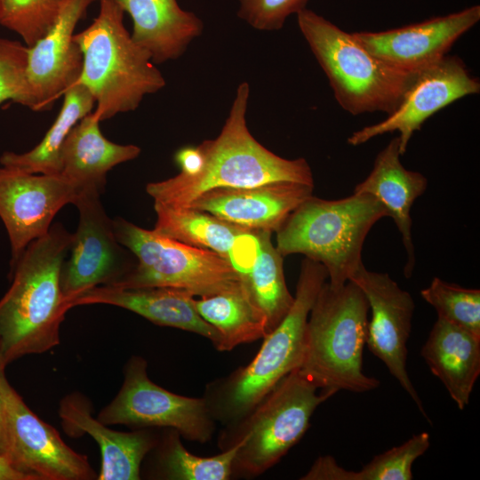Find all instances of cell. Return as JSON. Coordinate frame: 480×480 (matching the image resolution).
Instances as JSON below:
<instances>
[{
    "mask_svg": "<svg viewBox=\"0 0 480 480\" xmlns=\"http://www.w3.org/2000/svg\"><path fill=\"white\" fill-rule=\"evenodd\" d=\"M250 85L241 83L220 134L196 146L199 164L190 172L150 182L147 193L154 203L186 207L201 194L220 188H247L290 181L314 186L304 158H283L261 145L250 132L246 113Z\"/></svg>",
    "mask_w": 480,
    "mask_h": 480,
    "instance_id": "obj_1",
    "label": "cell"
},
{
    "mask_svg": "<svg viewBox=\"0 0 480 480\" xmlns=\"http://www.w3.org/2000/svg\"><path fill=\"white\" fill-rule=\"evenodd\" d=\"M73 239L74 233L56 222L10 268L12 284L0 300V354L5 365L60 343V325L69 310L60 275Z\"/></svg>",
    "mask_w": 480,
    "mask_h": 480,
    "instance_id": "obj_2",
    "label": "cell"
},
{
    "mask_svg": "<svg viewBox=\"0 0 480 480\" xmlns=\"http://www.w3.org/2000/svg\"><path fill=\"white\" fill-rule=\"evenodd\" d=\"M327 278V271L321 263L303 260L294 300L285 316L263 338L260 350L247 365L210 385L204 398L214 420L228 427L236 424L284 377L300 368L308 317Z\"/></svg>",
    "mask_w": 480,
    "mask_h": 480,
    "instance_id": "obj_3",
    "label": "cell"
},
{
    "mask_svg": "<svg viewBox=\"0 0 480 480\" xmlns=\"http://www.w3.org/2000/svg\"><path fill=\"white\" fill-rule=\"evenodd\" d=\"M99 1L98 16L74 39L83 53L76 84L92 95L96 105L92 113L100 122L134 111L146 95L164 87L165 79L125 28L118 2Z\"/></svg>",
    "mask_w": 480,
    "mask_h": 480,
    "instance_id": "obj_4",
    "label": "cell"
},
{
    "mask_svg": "<svg viewBox=\"0 0 480 480\" xmlns=\"http://www.w3.org/2000/svg\"><path fill=\"white\" fill-rule=\"evenodd\" d=\"M369 304L352 281L322 285L310 309L299 371L319 389L336 393L371 391L380 381L363 371Z\"/></svg>",
    "mask_w": 480,
    "mask_h": 480,
    "instance_id": "obj_5",
    "label": "cell"
},
{
    "mask_svg": "<svg viewBox=\"0 0 480 480\" xmlns=\"http://www.w3.org/2000/svg\"><path fill=\"white\" fill-rule=\"evenodd\" d=\"M383 217H388L384 206L367 194L337 200L311 196L277 229L276 248L283 257L300 253L321 263L329 284L340 287L364 265V240Z\"/></svg>",
    "mask_w": 480,
    "mask_h": 480,
    "instance_id": "obj_6",
    "label": "cell"
},
{
    "mask_svg": "<svg viewBox=\"0 0 480 480\" xmlns=\"http://www.w3.org/2000/svg\"><path fill=\"white\" fill-rule=\"evenodd\" d=\"M300 33L328 78L339 105L351 115L393 112L416 73L394 68L373 56L353 36L322 15L303 9Z\"/></svg>",
    "mask_w": 480,
    "mask_h": 480,
    "instance_id": "obj_7",
    "label": "cell"
},
{
    "mask_svg": "<svg viewBox=\"0 0 480 480\" xmlns=\"http://www.w3.org/2000/svg\"><path fill=\"white\" fill-rule=\"evenodd\" d=\"M334 393L319 389L296 369L236 424L222 450L240 441L233 474L256 476L276 464L304 436L316 407Z\"/></svg>",
    "mask_w": 480,
    "mask_h": 480,
    "instance_id": "obj_8",
    "label": "cell"
},
{
    "mask_svg": "<svg viewBox=\"0 0 480 480\" xmlns=\"http://www.w3.org/2000/svg\"><path fill=\"white\" fill-rule=\"evenodd\" d=\"M113 228L117 241L136 260L114 287H171L204 297L241 284L233 264L214 252L167 238L120 217L113 220Z\"/></svg>",
    "mask_w": 480,
    "mask_h": 480,
    "instance_id": "obj_9",
    "label": "cell"
},
{
    "mask_svg": "<svg viewBox=\"0 0 480 480\" xmlns=\"http://www.w3.org/2000/svg\"><path fill=\"white\" fill-rule=\"evenodd\" d=\"M147 367L140 356L127 361L119 392L97 419L108 426L125 425L135 429L169 428L190 441H209L215 425L206 399L163 388L148 378Z\"/></svg>",
    "mask_w": 480,
    "mask_h": 480,
    "instance_id": "obj_10",
    "label": "cell"
},
{
    "mask_svg": "<svg viewBox=\"0 0 480 480\" xmlns=\"http://www.w3.org/2000/svg\"><path fill=\"white\" fill-rule=\"evenodd\" d=\"M100 195L95 189H83L74 203L79 222L60 275L68 306L91 288L116 284L136 264L132 252L117 241L113 220L106 213Z\"/></svg>",
    "mask_w": 480,
    "mask_h": 480,
    "instance_id": "obj_11",
    "label": "cell"
},
{
    "mask_svg": "<svg viewBox=\"0 0 480 480\" xmlns=\"http://www.w3.org/2000/svg\"><path fill=\"white\" fill-rule=\"evenodd\" d=\"M7 439L6 460L30 480H92L87 456L71 449L58 431L37 417L0 375Z\"/></svg>",
    "mask_w": 480,
    "mask_h": 480,
    "instance_id": "obj_12",
    "label": "cell"
},
{
    "mask_svg": "<svg viewBox=\"0 0 480 480\" xmlns=\"http://www.w3.org/2000/svg\"><path fill=\"white\" fill-rule=\"evenodd\" d=\"M479 92V80L469 73L463 60L447 54L416 73L400 104L384 120L354 132L348 143L358 146L374 137L398 132L403 156L426 120L452 102Z\"/></svg>",
    "mask_w": 480,
    "mask_h": 480,
    "instance_id": "obj_13",
    "label": "cell"
},
{
    "mask_svg": "<svg viewBox=\"0 0 480 480\" xmlns=\"http://www.w3.org/2000/svg\"><path fill=\"white\" fill-rule=\"evenodd\" d=\"M81 190L61 174L28 173L0 164V219L11 246L10 268L50 230L58 212Z\"/></svg>",
    "mask_w": 480,
    "mask_h": 480,
    "instance_id": "obj_14",
    "label": "cell"
},
{
    "mask_svg": "<svg viewBox=\"0 0 480 480\" xmlns=\"http://www.w3.org/2000/svg\"><path fill=\"white\" fill-rule=\"evenodd\" d=\"M349 281L364 293L371 310L366 345L427 417L420 396L407 372V341L412 330L414 300L387 273L362 265Z\"/></svg>",
    "mask_w": 480,
    "mask_h": 480,
    "instance_id": "obj_15",
    "label": "cell"
},
{
    "mask_svg": "<svg viewBox=\"0 0 480 480\" xmlns=\"http://www.w3.org/2000/svg\"><path fill=\"white\" fill-rule=\"evenodd\" d=\"M95 1L65 0L50 30L28 47L26 107L31 110L50 109L79 79L83 53L74 39V31Z\"/></svg>",
    "mask_w": 480,
    "mask_h": 480,
    "instance_id": "obj_16",
    "label": "cell"
},
{
    "mask_svg": "<svg viewBox=\"0 0 480 480\" xmlns=\"http://www.w3.org/2000/svg\"><path fill=\"white\" fill-rule=\"evenodd\" d=\"M479 20L480 5L474 4L396 28L353 32L352 35L387 65L414 73L447 55L455 42Z\"/></svg>",
    "mask_w": 480,
    "mask_h": 480,
    "instance_id": "obj_17",
    "label": "cell"
},
{
    "mask_svg": "<svg viewBox=\"0 0 480 480\" xmlns=\"http://www.w3.org/2000/svg\"><path fill=\"white\" fill-rule=\"evenodd\" d=\"M314 186L279 181L208 190L188 206L252 232H276L288 216L313 196Z\"/></svg>",
    "mask_w": 480,
    "mask_h": 480,
    "instance_id": "obj_18",
    "label": "cell"
},
{
    "mask_svg": "<svg viewBox=\"0 0 480 480\" xmlns=\"http://www.w3.org/2000/svg\"><path fill=\"white\" fill-rule=\"evenodd\" d=\"M59 416L64 431L71 436L89 435L100 451L97 480H138L140 465L156 445V436L146 428L116 431L94 418L89 400L80 393L61 399Z\"/></svg>",
    "mask_w": 480,
    "mask_h": 480,
    "instance_id": "obj_19",
    "label": "cell"
},
{
    "mask_svg": "<svg viewBox=\"0 0 480 480\" xmlns=\"http://www.w3.org/2000/svg\"><path fill=\"white\" fill-rule=\"evenodd\" d=\"M196 297L190 292L171 287L124 289L95 286L69 301L76 306L106 304L136 313L160 326H168L199 334L219 345L218 332L198 314Z\"/></svg>",
    "mask_w": 480,
    "mask_h": 480,
    "instance_id": "obj_20",
    "label": "cell"
},
{
    "mask_svg": "<svg viewBox=\"0 0 480 480\" xmlns=\"http://www.w3.org/2000/svg\"><path fill=\"white\" fill-rule=\"evenodd\" d=\"M154 231L167 238L206 249L228 260L239 276L245 272L258 245V233L190 207L154 203Z\"/></svg>",
    "mask_w": 480,
    "mask_h": 480,
    "instance_id": "obj_21",
    "label": "cell"
},
{
    "mask_svg": "<svg viewBox=\"0 0 480 480\" xmlns=\"http://www.w3.org/2000/svg\"><path fill=\"white\" fill-rule=\"evenodd\" d=\"M400 156L396 136L378 153L371 172L356 186L354 194L375 197L384 206L388 217L394 220L406 252L404 274L409 278L415 265L411 210L415 200L426 191L428 180L419 172L407 170Z\"/></svg>",
    "mask_w": 480,
    "mask_h": 480,
    "instance_id": "obj_22",
    "label": "cell"
},
{
    "mask_svg": "<svg viewBox=\"0 0 480 480\" xmlns=\"http://www.w3.org/2000/svg\"><path fill=\"white\" fill-rule=\"evenodd\" d=\"M116 1L132 20V38L155 64L177 60L203 32V21L177 0Z\"/></svg>",
    "mask_w": 480,
    "mask_h": 480,
    "instance_id": "obj_23",
    "label": "cell"
},
{
    "mask_svg": "<svg viewBox=\"0 0 480 480\" xmlns=\"http://www.w3.org/2000/svg\"><path fill=\"white\" fill-rule=\"evenodd\" d=\"M140 148L110 141L100 132L92 111L68 134L60 150V173L83 189L103 193L107 173L116 165L138 157Z\"/></svg>",
    "mask_w": 480,
    "mask_h": 480,
    "instance_id": "obj_24",
    "label": "cell"
},
{
    "mask_svg": "<svg viewBox=\"0 0 480 480\" xmlns=\"http://www.w3.org/2000/svg\"><path fill=\"white\" fill-rule=\"evenodd\" d=\"M420 354L460 410L480 374V338L437 317Z\"/></svg>",
    "mask_w": 480,
    "mask_h": 480,
    "instance_id": "obj_25",
    "label": "cell"
},
{
    "mask_svg": "<svg viewBox=\"0 0 480 480\" xmlns=\"http://www.w3.org/2000/svg\"><path fill=\"white\" fill-rule=\"evenodd\" d=\"M270 232H259L258 245L250 266L240 275L241 285L271 332L291 308L290 293L284 273L283 256L271 242Z\"/></svg>",
    "mask_w": 480,
    "mask_h": 480,
    "instance_id": "obj_26",
    "label": "cell"
},
{
    "mask_svg": "<svg viewBox=\"0 0 480 480\" xmlns=\"http://www.w3.org/2000/svg\"><path fill=\"white\" fill-rule=\"evenodd\" d=\"M62 96V107L42 140L25 153L4 152L0 164L28 173H60V150L68 134L95 105L91 92L80 84L69 87Z\"/></svg>",
    "mask_w": 480,
    "mask_h": 480,
    "instance_id": "obj_27",
    "label": "cell"
},
{
    "mask_svg": "<svg viewBox=\"0 0 480 480\" xmlns=\"http://www.w3.org/2000/svg\"><path fill=\"white\" fill-rule=\"evenodd\" d=\"M201 317L219 333V351H228L267 335L263 319L241 284L212 295L195 299Z\"/></svg>",
    "mask_w": 480,
    "mask_h": 480,
    "instance_id": "obj_28",
    "label": "cell"
},
{
    "mask_svg": "<svg viewBox=\"0 0 480 480\" xmlns=\"http://www.w3.org/2000/svg\"><path fill=\"white\" fill-rule=\"evenodd\" d=\"M180 433L172 429L162 442H157V475L174 480H228L233 474V464L241 444L232 446L212 457H200L186 450Z\"/></svg>",
    "mask_w": 480,
    "mask_h": 480,
    "instance_id": "obj_29",
    "label": "cell"
},
{
    "mask_svg": "<svg viewBox=\"0 0 480 480\" xmlns=\"http://www.w3.org/2000/svg\"><path fill=\"white\" fill-rule=\"evenodd\" d=\"M437 316L480 338V290L468 289L434 277L420 291Z\"/></svg>",
    "mask_w": 480,
    "mask_h": 480,
    "instance_id": "obj_30",
    "label": "cell"
},
{
    "mask_svg": "<svg viewBox=\"0 0 480 480\" xmlns=\"http://www.w3.org/2000/svg\"><path fill=\"white\" fill-rule=\"evenodd\" d=\"M65 0H0V26L19 35L27 46L54 24Z\"/></svg>",
    "mask_w": 480,
    "mask_h": 480,
    "instance_id": "obj_31",
    "label": "cell"
},
{
    "mask_svg": "<svg viewBox=\"0 0 480 480\" xmlns=\"http://www.w3.org/2000/svg\"><path fill=\"white\" fill-rule=\"evenodd\" d=\"M429 445L428 432L413 435L402 444L376 455L356 471V480H412L413 462L425 453Z\"/></svg>",
    "mask_w": 480,
    "mask_h": 480,
    "instance_id": "obj_32",
    "label": "cell"
},
{
    "mask_svg": "<svg viewBox=\"0 0 480 480\" xmlns=\"http://www.w3.org/2000/svg\"><path fill=\"white\" fill-rule=\"evenodd\" d=\"M28 50L20 41L0 37V104L12 100L26 107Z\"/></svg>",
    "mask_w": 480,
    "mask_h": 480,
    "instance_id": "obj_33",
    "label": "cell"
},
{
    "mask_svg": "<svg viewBox=\"0 0 480 480\" xmlns=\"http://www.w3.org/2000/svg\"><path fill=\"white\" fill-rule=\"evenodd\" d=\"M309 0H238V17L255 29H281L286 19L306 8Z\"/></svg>",
    "mask_w": 480,
    "mask_h": 480,
    "instance_id": "obj_34",
    "label": "cell"
},
{
    "mask_svg": "<svg viewBox=\"0 0 480 480\" xmlns=\"http://www.w3.org/2000/svg\"><path fill=\"white\" fill-rule=\"evenodd\" d=\"M303 480H355V471L340 467L330 455L320 456L310 469L301 477Z\"/></svg>",
    "mask_w": 480,
    "mask_h": 480,
    "instance_id": "obj_35",
    "label": "cell"
},
{
    "mask_svg": "<svg viewBox=\"0 0 480 480\" xmlns=\"http://www.w3.org/2000/svg\"><path fill=\"white\" fill-rule=\"evenodd\" d=\"M0 480H30V478L14 468L3 456H0Z\"/></svg>",
    "mask_w": 480,
    "mask_h": 480,
    "instance_id": "obj_36",
    "label": "cell"
},
{
    "mask_svg": "<svg viewBox=\"0 0 480 480\" xmlns=\"http://www.w3.org/2000/svg\"><path fill=\"white\" fill-rule=\"evenodd\" d=\"M4 373H0V375ZM6 454H7V439H6V428H5V413H4V400H3L2 393L0 390V456H3L5 458Z\"/></svg>",
    "mask_w": 480,
    "mask_h": 480,
    "instance_id": "obj_37",
    "label": "cell"
},
{
    "mask_svg": "<svg viewBox=\"0 0 480 480\" xmlns=\"http://www.w3.org/2000/svg\"><path fill=\"white\" fill-rule=\"evenodd\" d=\"M5 366H6V365H5V364H4V360H3V357H2V356H1V354H0V373H4V368H5Z\"/></svg>",
    "mask_w": 480,
    "mask_h": 480,
    "instance_id": "obj_38",
    "label": "cell"
}]
</instances>
